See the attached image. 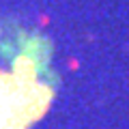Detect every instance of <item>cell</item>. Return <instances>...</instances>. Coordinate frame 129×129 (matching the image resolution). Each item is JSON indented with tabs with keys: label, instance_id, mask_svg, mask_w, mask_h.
Returning <instances> with one entry per match:
<instances>
[{
	"label": "cell",
	"instance_id": "cell-1",
	"mask_svg": "<svg viewBox=\"0 0 129 129\" xmlns=\"http://www.w3.org/2000/svg\"><path fill=\"white\" fill-rule=\"evenodd\" d=\"M54 97L50 45L35 35H0V129H30Z\"/></svg>",
	"mask_w": 129,
	"mask_h": 129
}]
</instances>
